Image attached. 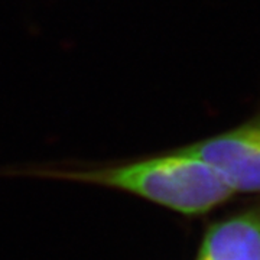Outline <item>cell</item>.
<instances>
[{
	"mask_svg": "<svg viewBox=\"0 0 260 260\" xmlns=\"http://www.w3.org/2000/svg\"><path fill=\"white\" fill-rule=\"evenodd\" d=\"M47 175L126 191L188 215L208 213L236 194L208 164L182 148L132 164Z\"/></svg>",
	"mask_w": 260,
	"mask_h": 260,
	"instance_id": "cell-1",
	"label": "cell"
},
{
	"mask_svg": "<svg viewBox=\"0 0 260 260\" xmlns=\"http://www.w3.org/2000/svg\"><path fill=\"white\" fill-rule=\"evenodd\" d=\"M197 260H260V208L210 225Z\"/></svg>",
	"mask_w": 260,
	"mask_h": 260,
	"instance_id": "cell-3",
	"label": "cell"
},
{
	"mask_svg": "<svg viewBox=\"0 0 260 260\" xmlns=\"http://www.w3.org/2000/svg\"><path fill=\"white\" fill-rule=\"evenodd\" d=\"M182 149L208 164L234 192H260V113Z\"/></svg>",
	"mask_w": 260,
	"mask_h": 260,
	"instance_id": "cell-2",
	"label": "cell"
}]
</instances>
